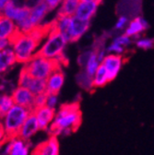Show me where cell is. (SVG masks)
<instances>
[{
	"instance_id": "cell-23",
	"label": "cell",
	"mask_w": 154,
	"mask_h": 155,
	"mask_svg": "<svg viewBox=\"0 0 154 155\" xmlns=\"http://www.w3.org/2000/svg\"><path fill=\"white\" fill-rule=\"evenodd\" d=\"M12 96L8 93L0 94V119H4L8 112L14 105Z\"/></svg>"
},
{
	"instance_id": "cell-34",
	"label": "cell",
	"mask_w": 154,
	"mask_h": 155,
	"mask_svg": "<svg viewBox=\"0 0 154 155\" xmlns=\"http://www.w3.org/2000/svg\"><path fill=\"white\" fill-rule=\"evenodd\" d=\"M44 1L46 3V5L48 6L49 9L51 11L58 7L63 2V0H44Z\"/></svg>"
},
{
	"instance_id": "cell-4",
	"label": "cell",
	"mask_w": 154,
	"mask_h": 155,
	"mask_svg": "<svg viewBox=\"0 0 154 155\" xmlns=\"http://www.w3.org/2000/svg\"><path fill=\"white\" fill-rule=\"evenodd\" d=\"M23 68L33 79L47 80L54 71L61 68V65L57 59H48L45 57L33 55Z\"/></svg>"
},
{
	"instance_id": "cell-20",
	"label": "cell",
	"mask_w": 154,
	"mask_h": 155,
	"mask_svg": "<svg viewBox=\"0 0 154 155\" xmlns=\"http://www.w3.org/2000/svg\"><path fill=\"white\" fill-rule=\"evenodd\" d=\"M80 2H81V0H63L61 8L58 10L57 15L67 16V17L74 16Z\"/></svg>"
},
{
	"instance_id": "cell-40",
	"label": "cell",
	"mask_w": 154,
	"mask_h": 155,
	"mask_svg": "<svg viewBox=\"0 0 154 155\" xmlns=\"http://www.w3.org/2000/svg\"><path fill=\"white\" fill-rule=\"evenodd\" d=\"M0 14H1V13H0Z\"/></svg>"
},
{
	"instance_id": "cell-24",
	"label": "cell",
	"mask_w": 154,
	"mask_h": 155,
	"mask_svg": "<svg viewBox=\"0 0 154 155\" xmlns=\"http://www.w3.org/2000/svg\"><path fill=\"white\" fill-rule=\"evenodd\" d=\"M28 89L34 94L39 95L46 92V80L32 79Z\"/></svg>"
},
{
	"instance_id": "cell-25",
	"label": "cell",
	"mask_w": 154,
	"mask_h": 155,
	"mask_svg": "<svg viewBox=\"0 0 154 155\" xmlns=\"http://www.w3.org/2000/svg\"><path fill=\"white\" fill-rule=\"evenodd\" d=\"M101 65V63L99 62L98 60V58H97V54H96V53L93 51L90 57V59L88 61V63L86 64L85 68H83L90 76L93 77V75L95 74V72L97 71L99 66Z\"/></svg>"
},
{
	"instance_id": "cell-29",
	"label": "cell",
	"mask_w": 154,
	"mask_h": 155,
	"mask_svg": "<svg viewBox=\"0 0 154 155\" xmlns=\"http://www.w3.org/2000/svg\"><path fill=\"white\" fill-rule=\"evenodd\" d=\"M113 42L123 47H126L131 45V38L126 36V34H123V35H119L117 37H115L113 40Z\"/></svg>"
},
{
	"instance_id": "cell-17",
	"label": "cell",
	"mask_w": 154,
	"mask_h": 155,
	"mask_svg": "<svg viewBox=\"0 0 154 155\" xmlns=\"http://www.w3.org/2000/svg\"><path fill=\"white\" fill-rule=\"evenodd\" d=\"M10 141L9 155H29V150L31 146L30 140H24L21 138L13 139Z\"/></svg>"
},
{
	"instance_id": "cell-14",
	"label": "cell",
	"mask_w": 154,
	"mask_h": 155,
	"mask_svg": "<svg viewBox=\"0 0 154 155\" xmlns=\"http://www.w3.org/2000/svg\"><path fill=\"white\" fill-rule=\"evenodd\" d=\"M102 1L94 0V1H81L79 5L77 11L74 16L84 21H90V18L94 16L97 11V8Z\"/></svg>"
},
{
	"instance_id": "cell-11",
	"label": "cell",
	"mask_w": 154,
	"mask_h": 155,
	"mask_svg": "<svg viewBox=\"0 0 154 155\" xmlns=\"http://www.w3.org/2000/svg\"><path fill=\"white\" fill-rule=\"evenodd\" d=\"M31 155H59V143L55 136L51 137L38 144L31 152Z\"/></svg>"
},
{
	"instance_id": "cell-18",
	"label": "cell",
	"mask_w": 154,
	"mask_h": 155,
	"mask_svg": "<svg viewBox=\"0 0 154 155\" xmlns=\"http://www.w3.org/2000/svg\"><path fill=\"white\" fill-rule=\"evenodd\" d=\"M50 11L48 6L46 5V3L42 0V1L36 5L31 10V16H30V19L31 23L34 26L40 25L41 21H43V18L46 16V14Z\"/></svg>"
},
{
	"instance_id": "cell-12",
	"label": "cell",
	"mask_w": 154,
	"mask_h": 155,
	"mask_svg": "<svg viewBox=\"0 0 154 155\" xmlns=\"http://www.w3.org/2000/svg\"><path fill=\"white\" fill-rule=\"evenodd\" d=\"M38 130H40L39 123L37 121L34 113L31 112L23 126L21 127L20 132H18V138H21L24 140H30V139L37 133Z\"/></svg>"
},
{
	"instance_id": "cell-5",
	"label": "cell",
	"mask_w": 154,
	"mask_h": 155,
	"mask_svg": "<svg viewBox=\"0 0 154 155\" xmlns=\"http://www.w3.org/2000/svg\"><path fill=\"white\" fill-rule=\"evenodd\" d=\"M67 44V40L63 34L59 31V30L57 29L55 23V27L49 33L46 42L44 44L39 51L35 53L34 55L45 57L48 59H56L57 57L64 53V49Z\"/></svg>"
},
{
	"instance_id": "cell-6",
	"label": "cell",
	"mask_w": 154,
	"mask_h": 155,
	"mask_svg": "<svg viewBox=\"0 0 154 155\" xmlns=\"http://www.w3.org/2000/svg\"><path fill=\"white\" fill-rule=\"evenodd\" d=\"M14 104L27 108L31 112L34 110L35 95L27 88L18 86L11 93Z\"/></svg>"
},
{
	"instance_id": "cell-38",
	"label": "cell",
	"mask_w": 154,
	"mask_h": 155,
	"mask_svg": "<svg viewBox=\"0 0 154 155\" xmlns=\"http://www.w3.org/2000/svg\"><path fill=\"white\" fill-rule=\"evenodd\" d=\"M81 1H94V0H81ZM101 1V0H100Z\"/></svg>"
},
{
	"instance_id": "cell-3",
	"label": "cell",
	"mask_w": 154,
	"mask_h": 155,
	"mask_svg": "<svg viewBox=\"0 0 154 155\" xmlns=\"http://www.w3.org/2000/svg\"><path fill=\"white\" fill-rule=\"evenodd\" d=\"M31 114V111L25 107L14 104L11 109L8 112L4 118V128L6 131L7 142L18 138V132L23 126L25 120Z\"/></svg>"
},
{
	"instance_id": "cell-1",
	"label": "cell",
	"mask_w": 154,
	"mask_h": 155,
	"mask_svg": "<svg viewBox=\"0 0 154 155\" xmlns=\"http://www.w3.org/2000/svg\"><path fill=\"white\" fill-rule=\"evenodd\" d=\"M81 113L79 104H64L55 113L54 119L48 128L51 136H67L80 126Z\"/></svg>"
},
{
	"instance_id": "cell-36",
	"label": "cell",
	"mask_w": 154,
	"mask_h": 155,
	"mask_svg": "<svg viewBox=\"0 0 154 155\" xmlns=\"http://www.w3.org/2000/svg\"><path fill=\"white\" fill-rule=\"evenodd\" d=\"M9 46V43L8 39H2L0 38V51H3Z\"/></svg>"
},
{
	"instance_id": "cell-39",
	"label": "cell",
	"mask_w": 154,
	"mask_h": 155,
	"mask_svg": "<svg viewBox=\"0 0 154 155\" xmlns=\"http://www.w3.org/2000/svg\"><path fill=\"white\" fill-rule=\"evenodd\" d=\"M101 1H102V0H101Z\"/></svg>"
},
{
	"instance_id": "cell-9",
	"label": "cell",
	"mask_w": 154,
	"mask_h": 155,
	"mask_svg": "<svg viewBox=\"0 0 154 155\" xmlns=\"http://www.w3.org/2000/svg\"><path fill=\"white\" fill-rule=\"evenodd\" d=\"M32 112L34 113L37 121L39 123L40 130H48L54 119L56 113L55 109L50 108L45 105L43 107L36 108Z\"/></svg>"
},
{
	"instance_id": "cell-31",
	"label": "cell",
	"mask_w": 154,
	"mask_h": 155,
	"mask_svg": "<svg viewBox=\"0 0 154 155\" xmlns=\"http://www.w3.org/2000/svg\"><path fill=\"white\" fill-rule=\"evenodd\" d=\"M125 51V47L115 44L113 42H112V44L106 48V52H108L109 54H120L122 55V54Z\"/></svg>"
},
{
	"instance_id": "cell-10",
	"label": "cell",
	"mask_w": 154,
	"mask_h": 155,
	"mask_svg": "<svg viewBox=\"0 0 154 155\" xmlns=\"http://www.w3.org/2000/svg\"><path fill=\"white\" fill-rule=\"evenodd\" d=\"M116 10L121 16L135 18L141 12V0H120Z\"/></svg>"
},
{
	"instance_id": "cell-19",
	"label": "cell",
	"mask_w": 154,
	"mask_h": 155,
	"mask_svg": "<svg viewBox=\"0 0 154 155\" xmlns=\"http://www.w3.org/2000/svg\"><path fill=\"white\" fill-rule=\"evenodd\" d=\"M16 29L17 25L14 24L12 19L8 18L2 13L0 14V38L8 39Z\"/></svg>"
},
{
	"instance_id": "cell-30",
	"label": "cell",
	"mask_w": 154,
	"mask_h": 155,
	"mask_svg": "<svg viewBox=\"0 0 154 155\" xmlns=\"http://www.w3.org/2000/svg\"><path fill=\"white\" fill-rule=\"evenodd\" d=\"M46 100H47V93H42L39 95H35L34 98V109L43 107L46 105Z\"/></svg>"
},
{
	"instance_id": "cell-13",
	"label": "cell",
	"mask_w": 154,
	"mask_h": 155,
	"mask_svg": "<svg viewBox=\"0 0 154 155\" xmlns=\"http://www.w3.org/2000/svg\"><path fill=\"white\" fill-rule=\"evenodd\" d=\"M65 82V75L61 68L54 71L46 80V93L58 94Z\"/></svg>"
},
{
	"instance_id": "cell-15",
	"label": "cell",
	"mask_w": 154,
	"mask_h": 155,
	"mask_svg": "<svg viewBox=\"0 0 154 155\" xmlns=\"http://www.w3.org/2000/svg\"><path fill=\"white\" fill-rule=\"evenodd\" d=\"M149 27V24L147 22V21L139 16L135 18H132L131 21L129 22V24L127 25V27L125 29V33L126 36L128 37H135V38H139V36L140 35L141 32H143L144 31H146Z\"/></svg>"
},
{
	"instance_id": "cell-21",
	"label": "cell",
	"mask_w": 154,
	"mask_h": 155,
	"mask_svg": "<svg viewBox=\"0 0 154 155\" xmlns=\"http://www.w3.org/2000/svg\"><path fill=\"white\" fill-rule=\"evenodd\" d=\"M109 77L106 68L103 64H101L93 75V86L94 88H102L105 86L107 83H109Z\"/></svg>"
},
{
	"instance_id": "cell-22",
	"label": "cell",
	"mask_w": 154,
	"mask_h": 155,
	"mask_svg": "<svg viewBox=\"0 0 154 155\" xmlns=\"http://www.w3.org/2000/svg\"><path fill=\"white\" fill-rule=\"evenodd\" d=\"M76 81L78 83V85L84 91H90V90L94 89L93 77L90 76L84 69L79 72L78 75L76 76Z\"/></svg>"
},
{
	"instance_id": "cell-16",
	"label": "cell",
	"mask_w": 154,
	"mask_h": 155,
	"mask_svg": "<svg viewBox=\"0 0 154 155\" xmlns=\"http://www.w3.org/2000/svg\"><path fill=\"white\" fill-rule=\"evenodd\" d=\"M17 62L16 55L11 48L0 51V74L6 73Z\"/></svg>"
},
{
	"instance_id": "cell-27",
	"label": "cell",
	"mask_w": 154,
	"mask_h": 155,
	"mask_svg": "<svg viewBox=\"0 0 154 155\" xmlns=\"http://www.w3.org/2000/svg\"><path fill=\"white\" fill-rule=\"evenodd\" d=\"M33 78H31L28 72L22 68L21 71V74H20V77H18V85L20 87H24V88H27L29 87L31 80Z\"/></svg>"
},
{
	"instance_id": "cell-33",
	"label": "cell",
	"mask_w": 154,
	"mask_h": 155,
	"mask_svg": "<svg viewBox=\"0 0 154 155\" xmlns=\"http://www.w3.org/2000/svg\"><path fill=\"white\" fill-rule=\"evenodd\" d=\"M127 23H128V18H126L125 16H120L119 18H118V21H117V22H116V24H115L114 30L122 31V30H124L126 27Z\"/></svg>"
},
{
	"instance_id": "cell-32",
	"label": "cell",
	"mask_w": 154,
	"mask_h": 155,
	"mask_svg": "<svg viewBox=\"0 0 154 155\" xmlns=\"http://www.w3.org/2000/svg\"><path fill=\"white\" fill-rule=\"evenodd\" d=\"M57 104H58V94H47L46 106L55 109Z\"/></svg>"
},
{
	"instance_id": "cell-7",
	"label": "cell",
	"mask_w": 154,
	"mask_h": 155,
	"mask_svg": "<svg viewBox=\"0 0 154 155\" xmlns=\"http://www.w3.org/2000/svg\"><path fill=\"white\" fill-rule=\"evenodd\" d=\"M90 28V21H84L77 18L76 16H72L71 23L67 33V43H75L81 38V36L89 30Z\"/></svg>"
},
{
	"instance_id": "cell-26",
	"label": "cell",
	"mask_w": 154,
	"mask_h": 155,
	"mask_svg": "<svg viewBox=\"0 0 154 155\" xmlns=\"http://www.w3.org/2000/svg\"><path fill=\"white\" fill-rule=\"evenodd\" d=\"M138 48L142 50H149L154 48V38H139L136 43Z\"/></svg>"
},
{
	"instance_id": "cell-8",
	"label": "cell",
	"mask_w": 154,
	"mask_h": 155,
	"mask_svg": "<svg viewBox=\"0 0 154 155\" xmlns=\"http://www.w3.org/2000/svg\"><path fill=\"white\" fill-rule=\"evenodd\" d=\"M123 63H124L123 56L120 54H109L104 57L102 64L104 66V68L107 70L110 81H113L117 77L123 67Z\"/></svg>"
},
{
	"instance_id": "cell-37",
	"label": "cell",
	"mask_w": 154,
	"mask_h": 155,
	"mask_svg": "<svg viewBox=\"0 0 154 155\" xmlns=\"http://www.w3.org/2000/svg\"><path fill=\"white\" fill-rule=\"evenodd\" d=\"M10 1L11 0H0V9H4Z\"/></svg>"
},
{
	"instance_id": "cell-35",
	"label": "cell",
	"mask_w": 154,
	"mask_h": 155,
	"mask_svg": "<svg viewBox=\"0 0 154 155\" xmlns=\"http://www.w3.org/2000/svg\"><path fill=\"white\" fill-rule=\"evenodd\" d=\"M7 140H6V131L3 126V123L0 122V144H6Z\"/></svg>"
},
{
	"instance_id": "cell-28",
	"label": "cell",
	"mask_w": 154,
	"mask_h": 155,
	"mask_svg": "<svg viewBox=\"0 0 154 155\" xmlns=\"http://www.w3.org/2000/svg\"><path fill=\"white\" fill-rule=\"evenodd\" d=\"M92 52H93V50L86 51V52L81 53V54L78 56V60H77V61H78V64H79L80 67H81L82 68H85V66H86V64L88 63V61H89V59H90V57Z\"/></svg>"
},
{
	"instance_id": "cell-2",
	"label": "cell",
	"mask_w": 154,
	"mask_h": 155,
	"mask_svg": "<svg viewBox=\"0 0 154 155\" xmlns=\"http://www.w3.org/2000/svg\"><path fill=\"white\" fill-rule=\"evenodd\" d=\"M8 40L9 45L13 47L17 62L23 64L28 63L31 59L36 53V48L41 44L35 38L22 32L18 26Z\"/></svg>"
}]
</instances>
